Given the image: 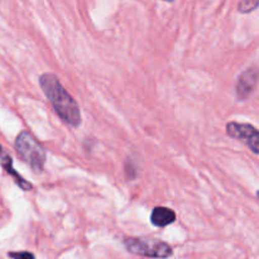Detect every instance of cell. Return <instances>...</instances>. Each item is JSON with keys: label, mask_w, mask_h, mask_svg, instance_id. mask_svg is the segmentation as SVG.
Returning <instances> with one entry per match:
<instances>
[{"label": "cell", "mask_w": 259, "mask_h": 259, "mask_svg": "<svg viewBox=\"0 0 259 259\" xmlns=\"http://www.w3.org/2000/svg\"><path fill=\"white\" fill-rule=\"evenodd\" d=\"M39 85L61 120L73 128L80 125L81 113L77 103L61 85L57 76L53 73H43L39 77Z\"/></svg>", "instance_id": "cell-1"}, {"label": "cell", "mask_w": 259, "mask_h": 259, "mask_svg": "<svg viewBox=\"0 0 259 259\" xmlns=\"http://www.w3.org/2000/svg\"><path fill=\"white\" fill-rule=\"evenodd\" d=\"M15 149L23 162L34 172H42L46 163V151L42 144L27 131H22L15 138Z\"/></svg>", "instance_id": "cell-2"}, {"label": "cell", "mask_w": 259, "mask_h": 259, "mask_svg": "<svg viewBox=\"0 0 259 259\" xmlns=\"http://www.w3.org/2000/svg\"><path fill=\"white\" fill-rule=\"evenodd\" d=\"M126 250L132 254L147 258L166 259L172 257L174 249L166 242L156 239H142V238H126L124 239Z\"/></svg>", "instance_id": "cell-3"}, {"label": "cell", "mask_w": 259, "mask_h": 259, "mask_svg": "<svg viewBox=\"0 0 259 259\" xmlns=\"http://www.w3.org/2000/svg\"><path fill=\"white\" fill-rule=\"evenodd\" d=\"M227 134L232 138L243 142L245 146L249 147L253 153H259V133L255 126L250 124L230 121L227 124Z\"/></svg>", "instance_id": "cell-4"}, {"label": "cell", "mask_w": 259, "mask_h": 259, "mask_svg": "<svg viewBox=\"0 0 259 259\" xmlns=\"http://www.w3.org/2000/svg\"><path fill=\"white\" fill-rule=\"evenodd\" d=\"M258 83V70L255 67L248 68L238 77L235 93L238 100H247L255 91Z\"/></svg>", "instance_id": "cell-5"}, {"label": "cell", "mask_w": 259, "mask_h": 259, "mask_svg": "<svg viewBox=\"0 0 259 259\" xmlns=\"http://www.w3.org/2000/svg\"><path fill=\"white\" fill-rule=\"evenodd\" d=\"M0 163H2L4 171L7 172L8 175H10L13 179H14L15 184H17L18 186H19L20 189L23 190V191H30V190H32V187H33L32 184H30V182H28L27 180L23 179V177L20 176V175L18 174V172L15 171L14 168H13L12 157H10L9 154L5 153V152L3 151L2 146H0Z\"/></svg>", "instance_id": "cell-6"}, {"label": "cell", "mask_w": 259, "mask_h": 259, "mask_svg": "<svg viewBox=\"0 0 259 259\" xmlns=\"http://www.w3.org/2000/svg\"><path fill=\"white\" fill-rule=\"evenodd\" d=\"M151 222L154 227L164 228L176 222V212L164 206L154 207L151 214Z\"/></svg>", "instance_id": "cell-7"}, {"label": "cell", "mask_w": 259, "mask_h": 259, "mask_svg": "<svg viewBox=\"0 0 259 259\" xmlns=\"http://www.w3.org/2000/svg\"><path fill=\"white\" fill-rule=\"evenodd\" d=\"M258 3L259 0H240L238 9L243 14H248V13H252L253 10L257 9Z\"/></svg>", "instance_id": "cell-8"}, {"label": "cell", "mask_w": 259, "mask_h": 259, "mask_svg": "<svg viewBox=\"0 0 259 259\" xmlns=\"http://www.w3.org/2000/svg\"><path fill=\"white\" fill-rule=\"evenodd\" d=\"M8 255L12 259H35L34 254L30 252H9Z\"/></svg>", "instance_id": "cell-9"}, {"label": "cell", "mask_w": 259, "mask_h": 259, "mask_svg": "<svg viewBox=\"0 0 259 259\" xmlns=\"http://www.w3.org/2000/svg\"><path fill=\"white\" fill-rule=\"evenodd\" d=\"M164 2H168V3H171V2H175V0H164Z\"/></svg>", "instance_id": "cell-10"}]
</instances>
